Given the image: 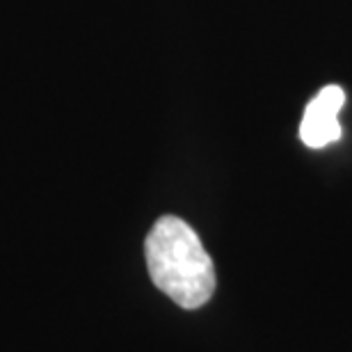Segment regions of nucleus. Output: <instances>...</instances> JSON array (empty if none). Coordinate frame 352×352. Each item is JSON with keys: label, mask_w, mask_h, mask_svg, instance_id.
Listing matches in <instances>:
<instances>
[{"label": "nucleus", "mask_w": 352, "mask_h": 352, "mask_svg": "<svg viewBox=\"0 0 352 352\" xmlns=\"http://www.w3.org/2000/svg\"><path fill=\"white\" fill-rule=\"evenodd\" d=\"M346 103V94L339 85H327L318 91V96L307 105L305 117L300 124L302 142L311 149H322V146L336 142L341 138L339 112Z\"/></svg>", "instance_id": "f03ea898"}, {"label": "nucleus", "mask_w": 352, "mask_h": 352, "mask_svg": "<svg viewBox=\"0 0 352 352\" xmlns=\"http://www.w3.org/2000/svg\"><path fill=\"white\" fill-rule=\"evenodd\" d=\"M151 281L183 309H199L215 291V265L181 217L163 215L144 241Z\"/></svg>", "instance_id": "f257e3e1"}]
</instances>
